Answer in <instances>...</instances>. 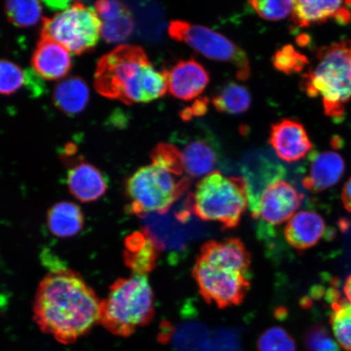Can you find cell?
<instances>
[{
  "label": "cell",
  "instance_id": "obj_31",
  "mask_svg": "<svg viewBox=\"0 0 351 351\" xmlns=\"http://www.w3.org/2000/svg\"><path fill=\"white\" fill-rule=\"evenodd\" d=\"M134 22L130 10L115 19L102 21L101 35L109 43L125 40L133 33Z\"/></svg>",
  "mask_w": 351,
  "mask_h": 351
},
{
  "label": "cell",
  "instance_id": "obj_23",
  "mask_svg": "<svg viewBox=\"0 0 351 351\" xmlns=\"http://www.w3.org/2000/svg\"><path fill=\"white\" fill-rule=\"evenodd\" d=\"M84 215L78 205L60 202L48 210L47 222L52 234L59 238H70L79 234L84 226Z\"/></svg>",
  "mask_w": 351,
  "mask_h": 351
},
{
  "label": "cell",
  "instance_id": "obj_9",
  "mask_svg": "<svg viewBox=\"0 0 351 351\" xmlns=\"http://www.w3.org/2000/svg\"><path fill=\"white\" fill-rule=\"evenodd\" d=\"M141 218L143 232L160 252L171 256L186 251L192 240L207 234V230L196 219L186 199L166 213H149Z\"/></svg>",
  "mask_w": 351,
  "mask_h": 351
},
{
  "label": "cell",
  "instance_id": "obj_17",
  "mask_svg": "<svg viewBox=\"0 0 351 351\" xmlns=\"http://www.w3.org/2000/svg\"><path fill=\"white\" fill-rule=\"evenodd\" d=\"M310 156L308 173L302 181L307 191L314 193L326 191L340 181L345 172V161L339 153H311Z\"/></svg>",
  "mask_w": 351,
  "mask_h": 351
},
{
  "label": "cell",
  "instance_id": "obj_15",
  "mask_svg": "<svg viewBox=\"0 0 351 351\" xmlns=\"http://www.w3.org/2000/svg\"><path fill=\"white\" fill-rule=\"evenodd\" d=\"M350 8L351 1L300 0L293 3L292 21L293 24L301 28L322 24L328 20H335L340 25H346L351 20Z\"/></svg>",
  "mask_w": 351,
  "mask_h": 351
},
{
  "label": "cell",
  "instance_id": "obj_22",
  "mask_svg": "<svg viewBox=\"0 0 351 351\" xmlns=\"http://www.w3.org/2000/svg\"><path fill=\"white\" fill-rule=\"evenodd\" d=\"M52 99L61 112L76 115L82 112L89 102V87L82 78L70 77L56 86Z\"/></svg>",
  "mask_w": 351,
  "mask_h": 351
},
{
  "label": "cell",
  "instance_id": "obj_3",
  "mask_svg": "<svg viewBox=\"0 0 351 351\" xmlns=\"http://www.w3.org/2000/svg\"><path fill=\"white\" fill-rule=\"evenodd\" d=\"M251 254L239 239L210 241L197 257L193 276L200 295L219 308L243 301L251 285Z\"/></svg>",
  "mask_w": 351,
  "mask_h": 351
},
{
  "label": "cell",
  "instance_id": "obj_32",
  "mask_svg": "<svg viewBox=\"0 0 351 351\" xmlns=\"http://www.w3.org/2000/svg\"><path fill=\"white\" fill-rule=\"evenodd\" d=\"M306 351H340L339 344L323 326L311 327L304 337Z\"/></svg>",
  "mask_w": 351,
  "mask_h": 351
},
{
  "label": "cell",
  "instance_id": "obj_18",
  "mask_svg": "<svg viewBox=\"0 0 351 351\" xmlns=\"http://www.w3.org/2000/svg\"><path fill=\"white\" fill-rule=\"evenodd\" d=\"M67 184L70 193L82 203L98 200L108 190L104 174L93 165L80 159L69 170Z\"/></svg>",
  "mask_w": 351,
  "mask_h": 351
},
{
  "label": "cell",
  "instance_id": "obj_11",
  "mask_svg": "<svg viewBox=\"0 0 351 351\" xmlns=\"http://www.w3.org/2000/svg\"><path fill=\"white\" fill-rule=\"evenodd\" d=\"M302 199L304 196L292 184L276 180L262 193L254 219H261L265 230L282 225L295 216Z\"/></svg>",
  "mask_w": 351,
  "mask_h": 351
},
{
  "label": "cell",
  "instance_id": "obj_6",
  "mask_svg": "<svg viewBox=\"0 0 351 351\" xmlns=\"http://www.w3.org/2000/svg\"><path fill=\"white\" fill-rule=\"evenodd\" d=\"M192 213L204 221L234 229L249 206L247 182L241 177H227L218 171L206 176L186 197Z\"/></svg>",
  "mask_w": 351,
  "mask_h": 351
},
{
  "label": "cell",
  "instance_id": "obj_27",
  "mask_svg": "<svg viewBox=\"0 0 351 351\" xmlns=\"http://www.w3.org/2000/svg\"><path fill=\"white\" fill-rule=\"evenodd\" d=\"M33 73L24 71L10 60L0 59V95H10L33 84Z\"/></svg>",
  "mask_w": 351,
  "mask_h": 351
},
{
  "label": "cell",
  "instance_id": "obj_24",
  "mask_svg": "<svg viewBox=\"0 0 351 351\" xmlns=\"http://www.w3.org/2000/svg\"><path fill=\"white\" fill-rule=\"evenodd\" d=\"M213 104L219 112L240 115L251 108L252 95L247 87L230 82L214 96Z\"/></svg>",
  "mask_w": 351,
  "mask_h": 351
},
{
  "label": "cell",
  "instance_id": "obj_13",
  "mask_svg": "<svg viewBox=\"0 0 351 351\" xmlns=\"http://www.w3.org/2000/svg\"><path fill=\"white\" fill-rule=\"evenodd\" d=\"M167 76L170 94L184 101L197 99L210 82L207 69L195 59L180 60Z\"/></svg>",
  "mask_w": 351,
  "mask_h": 351
},
{
  "label": "cell",
  "instance_id": "obj_36",
  "mask_svg": "<svg viewBox=\"0 0 351 351\" xmlns=\"http://www.w3.org/2000/svg\"><path fill=\"white\" fill-rule=\"evenodd\" d=\"M209 99L207 97H200L195 99L190 107H186L180 112V117L184 121H190L194 117L205 115L208 111Z\"/></svg>",
  "mask_w": 351,
  "mask_h": 351
},
{
  "label": "cell",
  "instance_id": "obj_4",
  "mask_svg": "<svg viewBox=\"0 0 351 351\" xmlns=\"http://www.w3.org/2000/svg\"><path fill=\"white\" fill-rule=\"evenodd\" d=\"M301 87L309 97L322 99L326 116L341 120L351 99V41L320 47L317 63L302 76Z\"/></svg>",
  "mask_w": 351,
  "mask_h": 351
},
{
  "label": "cell",
  "instance_id": "obj_35",
  "mask_svg": "<svg viewBox=\"0 0 351 351\" xmlns=\"http://www.w3.org/2000/svg\"><path fill=\"white\" fill-rule=\"evenodd\" d=\"M95 11L98 13L101 21H107L125 14L130 10L121 2L99 1L95 3Z\"/></svg>",
  "mask_w": 351,
  "mask_h": 351
},
{
  "label": "cell",
  "instance_id": "obj_19",
  "mask_svg": "<svg viewBox=\"0 0 351 351\" xmlns=\"http://www.w3.org/2000/svg\"><path fill=\"white\" fill-rule=\"evenodd\" d=\"M326 223L320 215L311 210H302L289 219L285 237L292 247L305 251L313 247L326 234Z\"/></svg>",
  "mask_w": 351,
  "mask_h": 351
},
{
  "label": "cell",
  "instance_id": "obj_30",
  "mask_svg": "<svg viewBox=\"0 0 351 351\" xmlns=\"http://www.w3.org/2000/svg\"><path fill=\"white\" fill-rule=\"evenodd\" d=\"M258 351H297L293 337L280 327H271L263 332L257 341Z\"/></svg>",
  "mask_w": 351,
  "mask_h": 351
},
{
  "label": "cell",
  "instance_id": "obj_1",
  "mask_svg": "<svg viewBox=\"0 0 351 351\" xmlns=\"http://www.w3.org/2000/svg\"><path fill=\"white\" fill-rule=\"evenodd\" d=\"M101 301L82 276L64 267L52 270L39 283L34 319L41 331L71 344L99 324Z\"/></svg>",
  "mask_w": 351,
  "mask_h": 351
},
{
  "label": "cell",
  "instance_id": "obj_26",
  "mask_svg": "<svg viewBox=\"0 0 351 351\" xmlns=\"http://www.w3.org/2000/svg\"><path fill=\"white\" fill-rule=\"evenodd\" d=\"M330 324L337 343L351 351V304L342 300L331 305Z\"/></svg>",
  "mask_w": 351,
  "mask_h": 351
},
{
  "label": "cell",
  "instance_id": "obj_8",
  "mask_svg": "<svg viewBox=\"0 0 351 351\" xmlns=\"http://www.w3.org/2000/svg\"><path fill=\"white\" fill-rule=\"evenodd\" d=\"M102 21L93 8L82 2L70 3L43 20L41 36L53 39L76 55L90 51L97 45Z\"/></svg>",
  "mask_w": 351,
  "mask_h": 351
},
{
  "label": "cell",
  "instance_id": "obj_10",
  "mask_svg": "<svg viewBox=\"0 0 351 351\" xmlns=\"http://www.w3.org/2000/svg\"><path fill=\"white\" fill-rule=\"evenodd\" d=\"M169 34L173 40L187 44L208 59L234 66L239 80L247 81L251 76V64L247 53L223 34L204 25L180 20L170 22Z\"/></svg>",
  "mask_w": 351,
  "mask_h": 351
},
{
  "label": "cell",
  "instance_id": "obj_7",
  "mask_svg": "<svg viewBox=\"0 0 351 351\" xmlns=\"http://www.w3.org/2000/svg\"><path fill=\"white\" fill-rule=\"evenodd\" d=\"M191 178L180 177L156 163L143 166L127 179L125 194L129 213L138 217L166 213L187 191Z\"/></svg>",
  "mask_w": 351,
  "mask_h": 351
},
{
  "label": "cell",
  "instance_id": "obj_28",
  "mask_svg": "<svg viewBox=\"0 0 351 351\" xmlns=\"http://www.w3.org/2000/svg\"><path fill=\"white\" fill-rule=\"evenodd\" d=\"M153 163L165 167L180 177H187L184 168L182 152L172 143H159L151 153Z\"/></svg>",
  "mask_w": 351,
  "mask_h": 351
},
{
  "label": "cell",
  "instance_id": "obj_14",
  "mask_svg": "<svg viewBox=\"0 0 351 351\" xmlns=\"http://www.w3.org/2000/svg\"><path fill=\"white\" fill-rule=\"evenodd\" d=\"M213 332L197 319H187L178 324L164 322L159 333L161 343L170 344L175 351H207Z\"/></svg>",
  "mask_w": 351,
  "mask_h": 351
},
{
  "label": "cell",
  "instance_id": "obj_21",
  "mask_svg": "<svg viewBox=\"0 0 351 351\" xmlns=\"http://www.w3.org/2000/svg\"><path fill=\"white\" fill-rule=\"evenodd\" d=\"M124 260L135 275L147 276L156 267L160 251L144 232H134L125 241Z\"/></svg>",
  "mask_w": 351,
  "mask_h": 351
},
{
  "label": "cell",
  "instance_id": "obj_34",
  "mask_svg": "<svg viewBox=\"0 0 351 351\" xmlns=\"http://www.w3.org/2000/svg\"><path fill=\"white\" fill-rule=\"evenodd\" d=\"M207 351H241L240 336L230 328H217L213 332Z\"/></svg>",
  "mask_w": 351,
  "mask_h": 351
},
{
  "label": "cell",
  "instance_id": "obj_29",
  "mask_svg": "<svg viewBox=\"0 0 351 351\" xmlns=\"http://www.w3.org/2000/svg\"><path fill=\"white\" fill-rule=\"evenodd\" d=\"M271 61L276 70L287 75L302 72L309 64L306 56L291 45L280 47L275 52Z\"/></svg>",
  "mask_w": 351,
  "mask_h": 351
},
{
  "label": "cell",
  "instance_id": "obj_5",
  "mask_svg": "<svg viewBox=\"0 0 351 351\" xmlns=\"http://www.w3.org/2000/svg\"><path fill=\"white\" fill-rule=\"evenodd\" d=\"M154 315V293L147 276L133 274L111 285L101 301L99 324L112 335L127 337L150 324Z\"/></svg>",
  "mask_w": 351,
  "mask_h": 351
},
{
  "label": "cell",
  "instance_id": "obj_20",
  "mask_svg": "<svg viewBox=\"0 0 351 351\" xmlns=\"http://www.w3.org/2000/svg\"><path fill=\"white\" fill-rule=\"evenodd\" d=\"M181 152L184 168L190 178L204 177L213 173L221 157L214 140L208 137H196L190 140Z\"/></svg>",
  "mask_w": 351,
  "mask_h": 351
},
{
  "label": "cell",
  "instance_id": "obj_25",
  "mask_svg": "<svg viewBox=\"0 0 351 351\" xmlns=\"http://www.w3.org/2000/svg\"><path fill=\"white\" fill-rule=\"evenodd\" d=\"M7 19L17 27H29L36 25L41 19L43 7L41 3L29 0H13L5 4Z\"/></svg>",
  "mask_w": 351,
  "mask_h": 351
},
{
  "label": "cell",
  "instance_id": "obj_33",
  "mask_svg": "<svg viewBox=\"0 0 351 351\" xmlns=\"http://www.w3.org/2000/svg\"><path fill=\"white\" fill-rule=\"evenodd\" d=\"M295 1H251L250 5L253 8L261 19L267 21H280L287 19L293 11Z\"/></svg>",
  "mask_w": 351,
  "mask_h": 351
},
{
  "label": "cell",
  "instance_id": "obj_38",
  "mask_svg": "<svg viewBox=\"0 0 351 351\" xmlns=\"http://www.w3.org/2000/svg\"><path fill=\"white\" fill-rule=\"evenodd\" d=\"M344 293L346 298H348L350 304H351V275L346 279L344 285Z\"/></svg>",
  "mask_w": 351,
  "mask_h": 351
},
{
  "label": "cell",
  "instance_id": "obj_2",
  "mask_svg": "<svg viewBox=\"0 0 351 351\" xmlns=\"http://www.w3.org/2000/svg\"><path fill=\"white\" fill-rule=\"evenodd\" d=\"M95 88L101 95L127 105L147 104L168 91L167 70L158 71L141 47L121 45L99 60Z\"/></svg>",
  "mask_w": 351,
  "mask_h": 351
},
{
  "label": "cell",
  "instance_id": "obj_16",
  "mask_svg": "<svg viewBox=\"0 0 351 351\" xmlns=\"http://www.w3.org/2000/svg\"><path fill=\"white\" fill-rule=\"evenodd\" d=\"M71 52L53 39L41 36L32 57L35 73L46 80H60L72 69Z\"/></svg>",
  "mask_w": 351,
  "mask_h": 351
},
{
  "label": "cell",
  "instance_id": "obj_37",
  "mask_svg": "<svg viewBox=\"0 0 351 351\" xmlns=\"http://www.w3.org/2000/svg\"><path fill=\"white\" fill-rule=\"evenodd\" d=\"M341 201L346 210L351 213V178L346 182L342 189Z\"/></svg>",
  "mask_w": 351,
  "mask_h": 351
},
{
  "label": "cell",
  "instance_id": "obj_39",
  "mask_svg": "<svg viewBox=\"0 0 351 351\" xmlns=\"http://www.w3.org/2000/svg\"><path fill=\"white\" fill-rule=\"evenodd\" d=\"M309 41V38H307L306 35H302V36H300L298 38V44H301L302 46H306L307 44V42Z\"/></svg>",
  "mask_w": 351,
  "mask_h": 351
},
{
  "label": "cell",
  "instance_id": "obj_12",
  "mask_svg": "<svg viewBox=\"0 0 351 351\" xmlns=\"http://www.w3.org/2000/svg\"><path fill=\"white\" fill-rule=\"evenodd\" d=\"M269 142L280 159L288 163L302 160L313 147L304 125L293 119L271 125Z\"/></svg>",
  "mask_w": 351,
  "mask_h": 351
}]
</instances>
